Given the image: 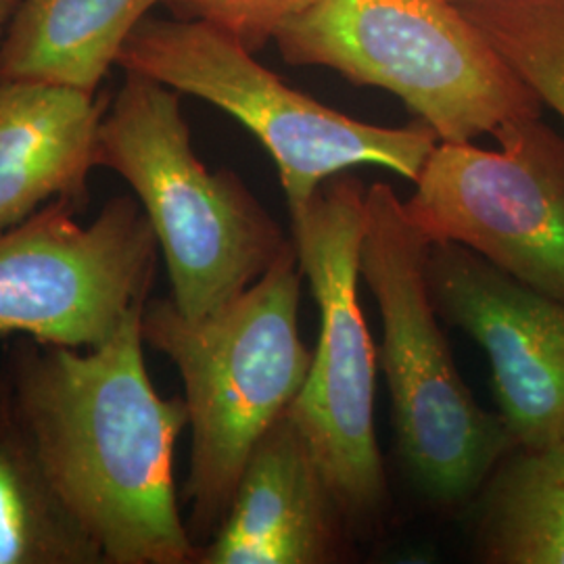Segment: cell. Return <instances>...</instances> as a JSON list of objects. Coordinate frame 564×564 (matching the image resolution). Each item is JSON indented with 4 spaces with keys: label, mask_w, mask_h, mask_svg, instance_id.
I'll use <instances>...</instances> for the list:
<instances>
[{
    "label": "cell",
    "mask_w": 564,
    "mask_h": 564,
    "mask_svg": "<svg viewBox=\"0 0 564 564\" xmlns=\"http://www.w3.org/2000/svg\"><path fill=\"white\" fill-rule=\"evenodd\" d=\"M141 312L97 347L15 337L0 381L61 500L107 564H195L174 447L182 395L162 398L144 364Z\"/></svg>",
    "instance_id": "6da1fadb"
},
{
    "label": "cell",
    "mask_w": 564,
    "mask_h": 564,
    "mask_svg": "<svg viewBox=\"0 0 564 564\" xmlns=\"http://www.w3.org/2000/svg\"><path fill=\"white\" fill-rule=\"evenodd\" d=\"M302 279L293 242L207 318L182 316L170 297L142 307V341L176 366L184 387L191 463L182 502L195 547L216 535L253 447L307 379L314 354L300 337Z\"/></svg>",
    "instance_id": "7a4b0ae2"
},
{
    "label": "cell",
    "mask_w": 564,
    "mask_h": 564,
    "mask_svg": "<svg viewBox=\"0 0 564 564\" xmlns=\"http://www.w3.org/2000/svg\"><path fill=\"white\" fill-rule=\"evenodd\" d=\"M97 167L116 172L137 195L160 245L170 300L191 321L237 300L293 245L239 174L197 158L181 93L139 72H123L109 99Z\"/></svg>",
    "instance_id": "3957f363"
},
{
    "label": "cell",
    "mask_w": 564,
    "mask_h": 564,
    "mask_svg": "<svg viewBox=\"0 0 564 564\" xmlns=\"http://www.w3.org/2000/svg\"><path fill=\"white\" fill-rule=\"evenodd\" d=\"M429 247L395 191L370 184L360 276L381 312V364L400 456L429 502L458 508L477 498L517 444L502 416L487 412L458 372L429 291Z\"/></svg>",
    "instance_id": "277c9868"
},
{
    "label": "cell",
    "mask_w": 564,
    "mask_h": 564,
    "mask_svg": "<svg viewBox=\"0 0 564 564\" xmlns=\"http://www.w3.org/2000/svg\"><path fill=\"white\" fill-rule=\"evenodd\" d=\"M282 59L395 95L440 141L542 116V101L454 0H318L276 34Z\"/></svg>",
    "instance_id": "5b68a950"
},
{
    "label": "cell",
    "mask_w": 564,
    "mask_h": 564,
    "mask_svg": "<svg viewBox=\"0 0 564 564\" xmlns=\"http://www.w3.org/2000/svg\"><path fill=\"white\" fill-rule=\"evenodd\" d=\"M366 188L343 172L291 214L300 268L323 323L286 414L302 429L354 540L377 533L391 508L375 429L377 349L358 295Z\"/></svg>",
    "instance_id": "8992f818"
},
{
    "label": "cell",
    "mask_w": 564,
    "mask_h": 564,
    "mask_svg": "<svg viewBox=\"0 0 564 564\" xmlns=\"http://www.w3.org/2000/svg\"><path fill=\"white\" fill-rule=\"evenodd\" d=\"M253 55L212 23L144 18L118 65L241 121L276 163L289 214L302 209L324 182L356 165L419 178L440 142L424 121L384 128L349 118L289 86Z\"/></svg>",
    "instance_id": "52a82bcc"
},
{
    "label": "cell",
    "mask_w": 564,
    "mask_h": 564,
    "mask_svg": "<svg viewBox=\"0 0 564 564\" xmlns=\"http://www.w3.org/2000/svg\"><path fill=\"white\" fill-rule=\"evenodd\" d=\"M82 212L55 199L0 235V337L97 347L151 300L162 253L139 199Z\"/></svg>",
    "instance_id": "ba28073f"
},
{
    "label": "cell",
    "mask_w": 564,
    "mask_h": 564,
    "mask_svg": "<svg viewBox=\"0 0 564 564\" xmlns=\"http://www.w3.org/2000/svg\"><path fill=\"white\" fill-rule=\"evenodd\" d=\"M500 149L440 141L405 205L431 242H458L564 303V139L540 118L512 121Z\"/></svg>",
    "instance_id": "9c48e42d"
},
{
    "label": "cell",
    "mask_w": 564,
    "mask_h": 564,
    "mask_svg": "<svg viewBox=\"0 0 564 564\" xmlns=\"http://www.w3.org/2000/svg\"><path fill=\"white\" fill-rule=\"evenodd\" d=\"M426 279L440 318L484 347L514 444H564V303L458 242H431Z\"/></svg>",
    "instance_id": "30bf717a"
},
{
    "label": "cell",
    "mask_w": 564,
    "mask_h": 564,
    "mask_svg": "<svg viewBox=\"0 0 564 564\" xmlns=\"http://www.w3.org/2000/svg\"><path fill=\"white\" fill-rule=\"evenodd\" d=\"M354 540L302 429L284 412L256 444L195 564H328Z\"/></svg>",
    "instance_id": "8fae6325"
},
{
    "label": "cell",
    "mask_w": 564,
    "mask_h": 564,
    "mask_svg": "<svg viewBox=\"0 0 564 564\" xmlns=\"http://www.w3.org/2000/svg\"><path fill=\"white\" fill-rule=\"evenodd\" d=\"M109 99L102 90L0 82V235L55 199L86 209Z\"/></svg>",
    "instance_id": "7c38bea8"
},
{
    "label": "cell",
    "mask_w": 564,
    "mask_h": 564,
    "mask_svg": "<svg viewBox=\"0 0 564 564\" xmlns=\"http://www.w3.org/2000/svg\"><path fill=\"white\" fill-rule=\"evenodd\" d=\"M162 0H20L0 44V82L99 93L132 32Z\"/></svg>",
    "instance_id": "4fadbf2b"
},
{
    "label": "cell",
    "mask_w": 564,
    "mask_h": 564,
    "mask_svg": "<svg viewBox=\"0 0 564 564\" xmlns=\"http://www.w3.org/2000/svg\"><path fill=\"white\" fill-rule=\"evenodd\" d=\"M487 564H564V444L514 447L475 498Z\"/></svg>",
    "instance_id": "5bb4252c"
},
{
    "label": "cell",
    "mask_w": 564,
    "mask_h": 564,
    "mask_svg": "<svg viewBox=\"0 0 564 564\" xmlns=\"http://www.w3.org/2000/svg\"><path fill=\"white\" fill-rule=\"evenodd\" d=\"M0 564H107L51 484L2 381Z\"/></svg>",
    "instance_id": "9a60e30c"
},
{
    "label": "cell",
    "mask_w": 564,
    "mask_h": 564,
    "mask_svg": "<svg viewBox=\"0 0 564 564\" xmlns=\"http://www.w3.org/2000/svg\"><path fill=\"white\" fill-rule=\"evenodd\" d=\"M460 9L564 121V0H466Z\"/></svg>",
    "instance_id": "2e32d148"
},
{
    "label": "cell",
    "mask_w": 564,
    "mask_h": 564,
    "mask_svg": "<svg viewBox=\"0 0 564 564\" xmlns=\"http://www.w3.org/2000/svg\"><path fill=\"white\" fill-rule=\"evenodd\" d=\"M314 2L318 0H162L174 18L212 23L251 53L262 51Z\"/></svg>",
    "instance_id": "e0dca14e"
},
{
    "label": "cell",
    "mask_w": 564,
    "mask_h": 564,
    "mask_svg": "<svg viewBox=\"0 0 564 564\" xmlns=\"http://www.w3.org/2000/svg\"><path fill=\"white\" fill-rule=\"evenodd\" d=\"M20 0H0V44L4 41V34H7V28L11 23V18L18 9Z\"/></svg>",
    "instance_id": "ac0fdd59"
},
{
    "label": "cell",
    "mask_w": 564,
    "mask_h": 564,
    "mask_svg": "<svg viewBox=\"0 0 564 564\" xmlns=\"http://www.w3.org/2000/svg\"><path fill=\"white\" fill-rule=\"evenodd\" d=\"M454 2H456V4H460V2H466V0H454Z\"/></svg>",
    "instance_id": "d6986e66"
}]
</instances>
